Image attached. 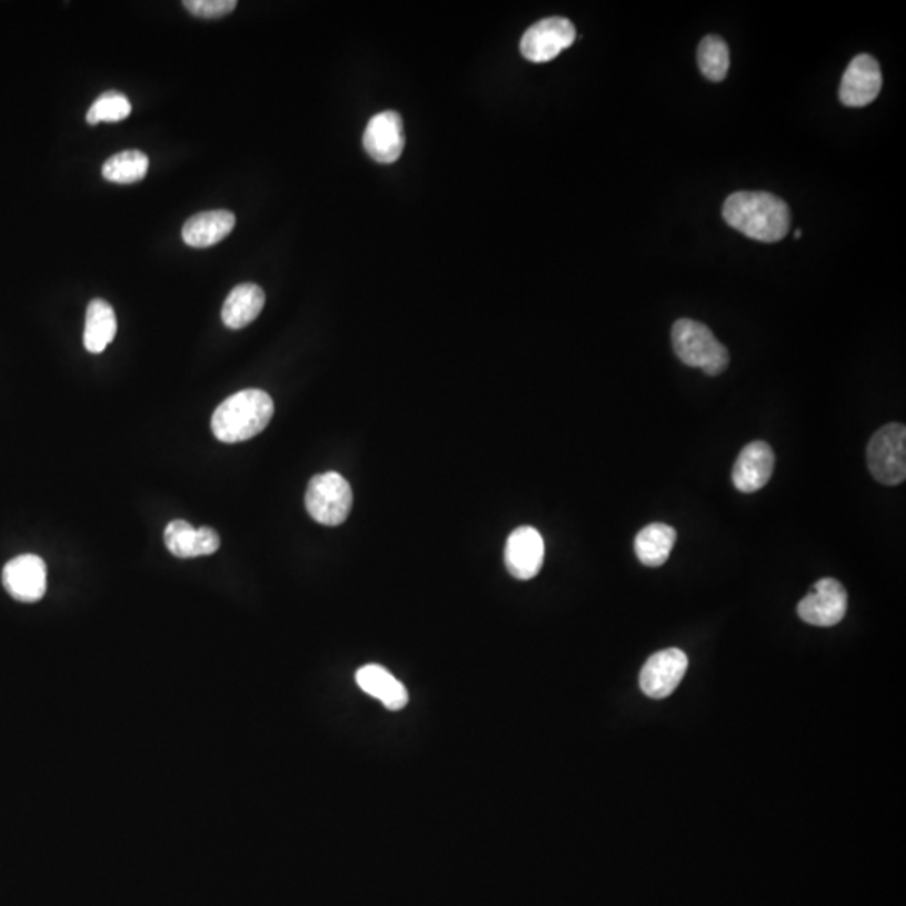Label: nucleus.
I'll return each mask as SVG.
<instances>
[{"instance_id":"1","label":"nucleus","mask_w":906,"mask_h":906,"mask_svg":"<svg viewBox=\"0 0 906 906\" xmlns=\"http://www.w3.org/2000/svg\"><path fill=\"white\" fill-rule=\"evenodd\" d=\"M725 222L759 242H779L790 230V210L779 197L767 192H737L725 200Z\"/></svg>"},{"instance_id":"2","label":"nucleus","mask_w":906,"mask_h":906,"mask_svg":"<svg viewBox=\"0 0 906 906\" xmlns=\"http://www.w3.org/2000/svg\"><path fill=\"white\" fill-rule=\"evenodd\" d=\"M275 415V401L266 391L249 388L227 398L212 417V431L223 444L250 440L266 430Z\"/></svg>"},{"instance_id":"3","label":"nucleus","mask_w":906,"mask_h":906,"mask_svg":"<svg viewBox=\"0 0 906 906\" xmlns=\"http://www.w3.org/2000/svg\"><path fill=\"white\" fill-rule=\"evenodd\" d=\"M675 352L687 367L700 368L708 377H717L729 367V351L714 332L694 319H678L671 328Z\"/></svg>"},{"instance_id":"4","label":"nucleus","mask_w":906,"mask_h":906,"mask_svg":"<svg viewBox=\"0 0 906 906\" xmlns=\"http://www.w3.org/2000/svg\"><path fill=\"white\" fill-rule=\"evenodd\" d=\"M868 469L885 486H898L906 479V428L888 424L879 428L868 444Z\"/></svg>"},{"instance_id":"5","label":"nucleus","mask_w":906,"mask_h":906,"mask_svg":"<svg viewBox=\"0 0 906 906\" xmlns=\"http://www.w3.org/2000/svg\"><path fill=\"white\" fill-rule=\"evenodd\" d=\"M351 506V486L341 474L326 472L312 477L306 492V509L316 522L339 526L348 519Z\"/></svg>"},{"instance_id":"6","label":"nucleus","mask_w":906,"mask_h":906,"mask_svg":"<svg viewBox=\"0 0 906 906\" xmlns=\"http://www.w3.org/2000/svg\"><path fill=\"white\" fill-rule=\"evenodd\" d=\"M576 41V28L565 18H548L527 29L520 52L530 62H549Z\"/></svg>"},{"instance_id":"7","label":"nucleus","mask_w":906,"mask_h":906,"mask_svg":"<svg viewBox=\"0 0 906 906\" xmlns=\"http://www.w3.org/2000/svg\"><path fill=\"white\" fill-rule=\"evenodd\" d=\"M846 609H848V595H846L845 586L836 579L825 578L819 579L814 585L813 591L806 598L800 599L797 605V615L809 625L829 628L843 621Z\"/></svg>"},{"instance_id":"8","label":"nucleus","mask_w":906,"mask_h":906,"mask_svg":"<svg viewBox=\"0 0 906 906\" xmlns=\"http://www.w3.org/2000/svg\"><path fill=\"white\" fill-rule=\"evenodd\" d=\"M688 658L678 648L658 651L641 668L640 688L647 697L667 698L687 674Z\"/></svg>"},{"instance_id":"9","label":"nucleus","mask_w":906,"mask_h":906,"mask_svg":"<svg viewBox=\"0 0 906 906\" xmlns=\"http://www.w3.org/2000/svg\"><path fill=\"white\" fill-rule=\"evenodd\" d=\"M883 76L873 56L859 54L849 62L839 86V100L845 107L863 108L878 98Z\"/></svg>"},{"instance_id":"10","label":"nucleus","mask_w":906,"mask_h":906,"mask_svg":"<svg viewBox=\"0 0 906 906\" xmlns=\"http://www.w3.org/2000/svg\"><path fill=\"white\" fill-rule=\"evenodd\" d=\"M2 583L12 598L36 603L42 599L48 589V568L39 556H18L4 566Z\"/></svg>"},{"instance_id":"11","label":"nucleus","mask_w":906,"mask_h":906,"mask_svg":"<svg viewBox=\"0 0 906 906\" xmlns=\"http://www.w3.org/2000/svg\"><path fill=\"white\" fill-rule=\"evenodd\" d=\"M367 153L378 163H395L404 153V120L395 111H384L368 121L362 135Z\"/></svg>"},{"instance_id":"12","label":"nucleus","mask_w":906,"mask_h":906,"mask_svg":"<svg viewBox=\"0 0 906 906\" xmlns=\"http://www.w3.org/2000/svg\"><path fill=\"white\" fill-rule=\"evenodd\" d=\"M544 539L539 530L522 526L510 534L506 542V566L520 581L536 578L544 565Z\"/></svg>"},{"instance_id":"13","label":"nucleus","mask_w":906,"mask_h":906,"mask_svg":"<svg viewBox=\"0 0 906 906\" xmlns=\"http://www.w3.org/2000/svg\"><path fill=\"white\" fill-rule=\"evenodd\" d=\"M776 467V456L766 441H753L744 447L733 470V482L739 492L753 494L769 484Z\"/></svg>"},{"instance_id":"14","label":"nucleus","mask_w":906,"mask_h":906,"mask_svg":"<svg viewBox=\"0 0 906 906\" xmlns=\"http://www.w3.org/2000/svg\"><path fill=\"white\" fill-rule=\"evenodd\" d=\"M168 551L180 559L200 558L219 551L220 537L212 527L196 529L187 520H171L165 529Z\"/></svg>"},{"instance_id":"15","label":"nucleus","mask_w":906,"mask_h":906,"mask_svg":"<svg viewBox=\"0 0 906 906\" xmlns=\"http://www.w3.org/2000/svg\"><path fill=\"white\" fill-rule=\"evenodd\" d=\"M236 227V216L229 210H209V212L197 213L187 220L181 237L187 246L196 249L216 246L222 242Z\"/></svg>"},{"instance_id":"16","label":"nucleus","mask_w":906,"mask_h":906,"mask_svg":"<svg viewBox=\"0 0 906 906\" xmlns=\"http://www.w3.org/2000/svg\"><path fill=\"white\" fill-rule=\"evenodd\" d=\"M356 684L365 694L380 700L388 710H401L408 704V691L400 680L380 665H365L356 671Z\"/></svg>"},{"instance_id":"17","label":"nucleus","mask_w":906,"mask_h":906,"mask_svg":"<svg viewBox=\"0 0 906 906\" xmlns=\"http://www.w3.org/2000/svg\"><path fill=\"white\" fill-rule=\"evenodd\" d=\"M266 305V295L257 285H240L230 291L222 308V321L229 329H242L256 321Z\"/></svg>"},{"instance_id":"18","label":"nucleus","mask_w":906,"mask_h":906,"mask_svg":"<svg viewBox=\"0 0 906 906\" xmlns=\"http://www.w3.org/2000/svg\"><path fill=\"white\" fill-rule=\"evenodd\" d=\"M118 322L115 309L104 299H93L86 309L84 348L100 355L117 336Z\"/></svg>"},{"instance_id":"19","label":"nucleus","mask_w":906,"mask_h":906,"mask_svg":"<svg viewBox=\"0 0 906 906\" xmlns=\"http://www.w3.org/2000/svg\"><path fill=\"white\" fill-rule=\"evenodd\" d=\"M677 530L664 522H654L644 527L635 539V552L641 565L658 568L665 565L674 551Z\"/></svg>"},{"instance_id":"20","label":"nucleus","mask_w":906,"mask_h":906,"mask_svg":"<svg viewBox=\"0 0 906 906\" xmlns=\"http://www.w3.org/2000/svg\"><path fill=\"white\" fill-rule=\"evenodd\" d=\"M148 167H150V160L143 151H121L104 161L103 177L113 183L128 186V183L143 180L147 177Z\"/></svg>"},{"instance_id":"21","label":"nucleus","mask_w":906,"mask_h":906,"mask_svg":"<svg viewBox=\"0 0 906 906\" xmlns=\"http://www.w3.org/2000/svg\"><path fill=\"white\" fill-rule=\"evenodd\" d=\"M698 68L705 78L714 82L727 78L730 66L729 46L718 36H707L701 39L697 51Z\"/></svg>"},{"instance_id":"22","label":"nucleus","mask_w":906,"mask_h":906,"mask_svg":"<svg viewBox=\"0 0 906 906\" xmlns=\"http://www.w3.org/2000/svg\"><path fill=\"white\" fill-rule=\"evenodd\" d=\"M131 115V103L120 91H107L101 94L93 107L86 113V121L89 125L117 123L127 120Z\"/></svg>"},{"instance_id":"23","label":"nucleus","mask_w":906,"mask_h":906,"mask_svg":"<svg viewBox=\"0 0 906 906\" xmlns=\"http://www.w3.org/2000/svg\"><path fill=\"white\" fill-rule=\"evenodd\" d=\"M183 8L202 19H220L237 8L236 0H186Z\"/></svg>"},{"instance_id":"24","label":"nucleus","mask_w":906,"mask_h":906,"mask_svg":"<svg viewBox=\"0 0 906 906\" xmlns=\"http://www.w3.org/2000/svg\"><path fill=\"white\" fill-rule=\"evenodd\" d=\"M800 236H803V232H800V229H797L796 232H794V239L799 240Z\"/></svg>"}]
</instances>
